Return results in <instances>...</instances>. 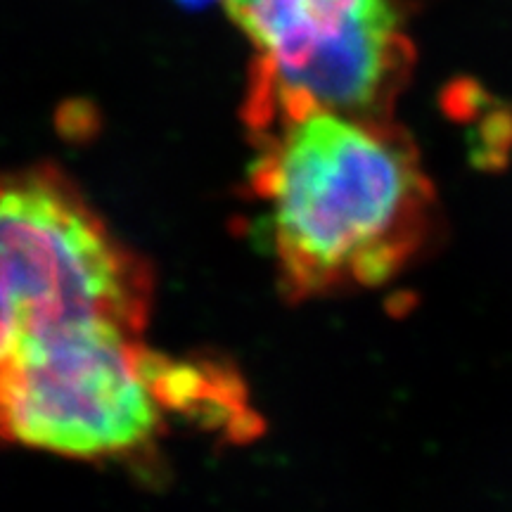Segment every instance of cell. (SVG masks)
Returning <instances> with one entry per match:
<instances>
[{"instance_id": "4", "label": "cell", "mask_w": 512, "mask_h": 512, "mask_svg": "<svg viewBox=\"0 0 512 512\" xmlns=\"http://www.w3.org/2000/svg\"><path fill=\"white\" fill-rule=\"evenodd\" d=\"M143 328L105 320L41 349L0 406V441L74 458L128 456L159 432L162 403Z\"/></svg>"}, {"instance_id": "5", "label": "cell", "mask_w": 512, "mask_h": 512, "mask_svg": "<svg viewBox=\"0 0 512 512\" xmlns=\"http://www.w3.org/2000/svg\"><path fill=\"white\" fill-rule=\"evenodd\" d=\"M188 3H204V0H188Z\"/></svg>"}, {"instance_id": "2", "label": "cell", "mask_w": 512, "mask_h": 512, "mask_svg": "<svg viewBox=\"0 0 512 512\" xmlns=\"http://www.w3.org/2000/svg\"><path fill=\"white\" fill-rule=\"evenodd\" d=\"M152 271L48 166L0 174V406L19 368L86 325L143 328Z\"/></svg>"}, {"instance_id": "1", "label": "cell", "mask_w": 512, "mask_h": 512, "mask_svg": "<svg viewBox=\"0 0 512 512\" xmlns=\"http://www.w3.org/2000/svg\"><path fill=\"white\" fill-rule=\"evenodd\" d=\"M252 143L256 230L290 302L389 283L425 245L434 190L389 119L306 112Z\"/></svg>"}, {"instance_id": "3", "label": "cell", "mask_w": 512, "mask_h": 512, "mask_svg": "<svg viewBox=\"0 0 512 512\" xmlns=\"http://www.w3.org/2000/svg\"><path fill=\"white\" fill-rule=\"evenodd\" d=\"M252 48L249 138L306 112L389 119L411 76L399 0H223Z\"/></svg>"}]
</instances>
